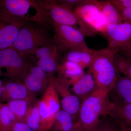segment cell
<instances>
[{
  "instance_id": "cell-16",
  "label": "cell",
  "mask_w": 131,
  "mask_h": 131,
  "mask_svg": "<svg viewBox=\"0 0 131 131\" xmlns=\"http://www.w3.org/2000/svg\"><path fill=\"white\" fill-rule=\"evenodd\" d=\"M111 93L114 96L113 102L131 104V79L118 74L117 80L109 92Z\"/></svg>"
},
{
  "instance_id": "cell-6",
  "label": "cell",
  "mask_w": 131,
  "mask_h": 131,
  "mask_svg": "<svg viewBox=\"0 0 131 131\" xmlns=\"http://www.w3.org/2000/svg\"><path fill=\"white\" fill-rule=\"evenodd\" d=\"M50 76L49 84L39 101L40 121L38 131H49L51 128L61 103L59 95Z\"/></svg>"
},
{
  "instance_id": "cell-15",
  "label": "cell",
  "mask_w": 131,
  "mask_h": 131,
  "mask_svg": "<svg viewBox=\"0 0 131 131\" xmlns=\"http://www.w3.org/2000/svg\"><path fill=\"white\" fill-rule=\"evenodd\" d=\"M57 73L58 77L69 86L80 80L84 74L82 68L69 61H61Z\"/></svg>"
},
{
  "instance_id": "cell-7",
  "label": "cell",
  "mask_w": 131,
  "mask_h": 131,
  "mask_svg": "<svg viewBox=\"0 0 131 131\" xmlns=\"http://www.w3.org/2000/svg\"><path fill=\"white\" fill-rule=\"evenodd\" d=\"M50 23L54 27V41L61 54L70 49L88 47L84 35L79 29L52 21Z\"/></svg>"
},
{
  "instance_id": "cell-5",
  "label": "cell",
  "mask_w": 131,
  "mask_h": 131,
  "mask_svg": "<svg viewBox=\"0 0 131 131\" xmlns=\"http://www.w3.org/2000/svg\"><path fill=\"white\" fill-rule=\"evenodd\" d=\"M31 64L27 58L13 48L0 50V76L5 70L3 75L16 81H24Z\"/></svg>"
},
{
  "instance_id": "cell-25",
  "label": "cell",
  "mask_w": 131,
  "mask_h": 131,
  "mask_svg": "<svg viewBox=\"0 0 131 131\" xmlns=\"http://www.w3.org/2000/svg\"><path fill=\"white\" fill-rule=\"evenodd\" d=\"M16 121L14 114L7 104L0 103V131H12Z\"/></svg>"
},
{
  "instance_id": "cell-20",
  "label": "cell",
  "mask_w": 131,
  "mask_h": 131,
  "mask_svg": "<svg viewBox=\"0 0 131 131\" xmlns=\"http://www.w3.org/2000/svg\"><path fill=\"white\" fill-rule=\"evenodd\" d=\"M69 113L60 110L56 116L52 126L49 131H70L74 129L76 122Z\"/></svg>"
},
{
  "instance_id": "cell-14",
  "label": "cell",
  "mask_w": 131,
  "mask_h": 131,
  "mask_svg": "<svg viewBox=\"0 0 131 131\" xmlns=\"http://www.w3.org/2000/svg\"><path fill=\"white\" fill-rule=\"evenodd\" d=\"M96 52V50L88 47L70 49L66 51L61 61H70L84 69L91 66Z\"/></svg>"
},
{
  "instance_id": "cell-2",
  "label": "cell",
  "mask_w": 131,
  "mask_h": 131,
  "mask_svg": "<svg viewBox=\"0 0 131 131\" xmlns=\"http://www.w3.org/2000/svg\"><path fill=\"white\" fill-rule=\"evenodd\" d=\"M118 52L107 48L96 50V56L88 72L93 77L98 89L109 92L117 80L114 56Z\"/></svg>"
},
{
  "instance_id": "cell-24",
  "label": "cell",
  "mask_w": 131,
  "mask_h": 131,
  "mask_svg": "<svg viewBox=\"0 0 131 131\" xmlns=\"http://www.w3.org/2000/svg\"><path fill=\"white\" fill-rule=\"evenodd\" d=\"M23 82L28 89L35 95L40 93L46 89L49 84V81L43 80L28 72Z\"/></svg>"
},
{
  "instance_id": "cell-11",
  "label": "cell",
  "mask_w": 131,
  "mask_h": 131,
  "mask_svg": "<svg viewBox=\"0 0 131 131\" xmlns=\"http://www.w3.org/2000/svg\"><path fill=\"white\" fill-rule=\"evenodd\" d=\"M103 35L107 39L108 48L118 52L131 43V24L122 22L106 28Z\"/></svg>"
},
{
  "instance_id": "cell-26",
  "label": "cell",
  "mask_w": 131,
  "mask_h": 131,
  "mask_svg": "<svg viewBox=\"0 0 131 131\" xmlns=\"http://www.w3.org/2000/svg\"><path fill=\"white\" fill-rule=\"evenodd\" d=\"M114 63L117 74L121 73L131 79V59L117 52L114 56Z\"/></svg>"
},
{
  "instance_id": "cell-1",
  "label": "cell",
  "mask_w": 131,
  "mask_h": 131,
  "mask_svg": "<svg viewBox=\"0 0 131 131\" xmlns=\"http://www.w3.org/2000/svg\"><path fill=\"white\" fill-rule=\"evenodd\" d=\"M113 107L109 94L98 89L82 102L77 122L83 131H92L111 114Z\"/></svg>"
},
{
  "instance_id": "cell-28",
  "label": "cell",
  "mask_w": 131,
  "mask_h": 131,
  "mask_svg": "<svg viewBox=\"0 0 131 131\" xmlns=\"http://www.w3.org/2000/svg\"><path fill=\"white\" fill-rule=\"evenodd\" d=\"M58 51V50L57 48L56 45L54 43L47 46L38 48L35 51L34 55L36 57L39 59L51 56Z\"/></svg>"
},
{
  "instance_id": "cell-8",
  "label": "cell",
  "mask_w": 131,
  "mask_h": 131,
  "mask_svg": "<svg viewBox=\"0 0 131 131\" xmlns=\"http://www.w3.org/2000/svg\"><path fill=\"white\" fill-rule=\"evenodd\" d=\"M81 20L96 32L103 34L106 29L98 1L85 0L73 10Z\"/></svg>"
},
{
  "instance_id": "cell-10",
  "label": "cell",
  "mask_w": 131,
  "mask_h": 131,
  "mask_svg": "<svg viewBox=\"0 0 131 131\" xmlns=\"http://www.w3.org/2000/svg\"><path fill=\"white\" fill-rule=\"evenodd\" d=\"M31 7L34 8L38 17L44 16V11L39 1L2 0L0 1V8L12 16L29 21L34 19L27 16Z\"/></svg>"
},
{
  "instance_id": "cell-22",
  "label": "cell",
  "mask_w": 131,
  "mask_h": 131,
  "mask_svg": "<svg viewBox=\"0 0 131 131\" xmlns=\"http://www.w3.org/2000/svg\"><path fill=\"white\" fill-rule=\"evenodd\" d=\"M61 53L58 51L51 56L39 59L36 62V65L49 74L57 73L59 67Z\"/></svg>"
},
{
  "instance_id": "cell-12",
  "label": "cell",
  "mask_w": 131,
  "mask_h": 131,
  "mask_svg": "<svg viewBox=\"0 0 131 131\" xmlns=\"http://www.w3.org/2000/svg\"><path fill=\"white\" fill-rule=\"evenodd\" d=\"M51 78L59 95L61 96L62 110L69 113L74 120L78 117L81 103L77 96L71 92L70 86L59 78L51 76Z\"/></svg>"
},
{
  "instance_id": "cell-36",
  "label": "cell",
  "mask_w": 131,
  "mask_h": 131,
  "mask_svg": "<svg viewBox=\"0 0 131 131\" xmlns=\"http://www.w3.org/2000/svg\"><path fill=\"white\" fill-rule=\"evenodd\" d=\"M3 83L1 80L0 79V103H1V96L2 92V89L3 88Z\"/></svg>"
},
{
  "instance_id": "cell-30",
  "label": "cell",
  "mask_w": 131,
  "mask_h": 131,
  "mask_svg": "<svg viewBox=\"0 0 131 131\" xmlns=\"http://www.w3.org/2000/svg\"><path fill=\"white\" fill-rule=\"evenodd\" d=\"M84 1L85 0H59L56 1L58 4L73 9V8L75 7Z\"/></svg>"
},
{
  "instance_id": "cell-29",
  "label": "cell",
  "mask_w": 131,
  "mask_h": 131,
  "mask_svg": "<svg viewBox=\"0 0 131 131\" xmlns=\"http://www.w3.org/2000/svg\"><path fill=\"white\" fill-rule=\"evenodd\" d=\"M119 13L124 9L131 7V0H111Z\"/></svg>"
},
{
  "instance_id": "cell-17",
  "label": "cell",
  "mask_w": 131,
  "mask_h": 131,
  "mask_svg": "<svg viewBox=\"0 0 131 131\" xmlns=\"http://www.w3.org/2000/svg\"><path fill=\"white\" fill-rule=\"evenodd\" d=\"M72 86V91L82 102L98 89L93 77L89 72L84 73Z\"/></svg>"
},
{
  "instance_id": "cell-32",
  "label": "cell",
  "mask_w": 131,
  "mask_h": 131,
  "mask_svg": "<svg viewBox=\"0 0 131 131\" xmlns=\"http://www.w3.org/2000/svg\"><path fill=\"white\" fill-rule=\"evenodd\" d=\"M123 22L131 24V7L124 9L120 13Z\"/></svg>"
},
{
  "instance_id": "cell-23",
  "label": "cell",
  "mask_w": 131,
  "mask_h": 131,
  "mask_svg": "<svg viewBox=\"0 0 131 131\" xmlns=\"http://www.w3.org/2000/svg\"><path fill=\"white\" fill-rule=\"evenodd\" d=\"M39 101H35L28 107L22 121L36 131H38L40 124Z\"/></svg>"
},
{
  "instance_id": "cell-33",
  "label": "cell",
  "mask_w": 131,
  "mask_h": 131,
  "mask_svg": "<svg viewBox=\"0 0 131 131\" xmlns=\"http://www.w3.org/2000/svg\"><path fill=\"white\" fill-rule=\"evenodd\" d=\"M118 52L127 58L131 59V43Z\"/></svg>"
},
{
  "instance_id": "cell-34",
  "label": "cell",
  "mask_w": 131,
  "mask_h": 131,
  "mask_svg": "<svg viewBox=\"0 0 131 131\" xmlns=\"http://www.w3.org/2000/svg\"><path fill=\"white\" fill-rule=\"evenodd\" d=\"M120 131H131V128L125 126L122 124H119Z\"/></svg>"
},
{
  "instance_id": "cell-31",
  "label": "cell",
  "mask_w": 131,
  "mask_h": 131,
  "mask_svg": "<svg viewBox=\"0 0 131 131\" xmlns=\"http://www.w3.org/2000/svg\"><path fill=\"white\" fill-rule=\"evenodd\" d=\"M12 131H36L23 121H15L13 124Z\"/></svg>"
},
{
  "instance_id": "cell-19",
  "label": "cell",
  "mask_w": 131,
  "mask_h": 131,
  "mask_svg": "<svg viewBox=\"0 0 131 131\" xmlns=\"http://www.w3.org/2000/svg\"><path fill=\"white\" fill-rule=\"evenodd\" d=\"M112 102L110 115L119 124L131 128V104Z\"/></svg>"
},
{
  "instance_id": "cell-27",
  "label": "cell",
  "mask_w": 131,
  "mask_h": 131,
  "mask_svg": "<svg viewBox=\"0 0 131 131\" xmlns=\"http://www.w3.org/2000/svg\"><path fill=\"white\" fill-rule=\"evenodd\" d=\"M118 123L114 118L111 115H108L92 131H118Z\"/></svg>"
},
{
  "instance_id": "cell-13",
  "label": "cell",
  "mask_w": 131,
  "mask_h": 131,
  "mask_svg": "<svg viewBox=\"0 0 131 131\" xmlns=\"http://www.w3.org/2000/svg\"><path fill=\"white\" fill-rule=\"evenodd\" d=\"M35 96L26 87L24 83L16 81L8 82L3 86L1 102L26 99Z\"/></svg>"
},
{
  "instance_id": "cell-18",
  "label": "cell",
  "mask_w": 131,
  "mask_h": 131,
  "mask_svg": "<svg viewBox=\"0 0 131 131\" xmlns=\"http://www.w3.org/2000/svg\"><path fill=\"white\" fill-rule=\"evenodd\" d=\"M106 28L111 25L123 22L121 15L111 1H98Z\"/></svg>"
},
{
  "instance_id": "cell-35",
  "label": "cell",
  "mask_w": 131,
  "mask_h": 131,
  "mask_svg": "<svg viewBox=\"0 0 131 131\" xmlns=\"http://www.w3.org/2000/svg\"><path fill=\"white\" fill-rule=\"evenodd\" d=\"M70 131H84L82 129L80 125L78 123L77 121L76 122L75 125L74 127V129H72Z\"/></svg>"
},
{
  "instance_id": "cell-21",
  "label": "cell",
  "mask_w": 131,
  "mask_h": 131,
  "mask_svg": "<svg viewBox=\"0 0 131 131\" xmlns=\"http://www.w3.org/2000/svg\"><path fill=\"white\" fill-rule=\"evenodd\" d=\"M36 101L35 96L11 101L6 103L14 114L17 121H22L28 107Z\"/></svg>"
},
{
  "instance_id": "cell-4",
  "label": "cell",
  "mask_w": 131,
  "mask_h": 131,
  "mask_svg": "<svg viewBox=\"0 0 131 131\" xmlns=\"http://www.w3.org/2000/svg\"><path fill=\"white\" fill-rule=\"evenodd\" d=\"M44 11L46 16L50 22L52 21L61 25L78 26V29L84 37H90L96 34L95 31L85 25L77 15L73 9L58 4L54 0L39 1Z\"/></svg>"
},
{
  "instance_id": "cell-3",
  "label": "cell",
  "mask_w": 131,
  "mask_h": 131,
  "mask_svg": "<svg viewBox=\"0 0 131 131\" xmlns=\"http://www.w3.org/2000/svg\"><path fill=\"white\" fill-rule=\"evenodd\" d=\"M55 43L43 27L27 25L22 26L16 40L10 47L13 48L27 58L34 55L37 49Z\"/></svg>"
},
{
  "instance_id": "cell-9",
  "label": "cell",
  "mask_w": 131,
  "mask_h": 131,
  "mask_svg": "<svg viewBox=\"0 0 131 131\" xmlns=\"http://www.w3.org/2000/svg\"><path fill=\"white\" fill-rule=\"evenodd\" d=\"M28 21L12 16L0 8V50L12 46L20 29Z\"/></svg>"
}]
</instances>
